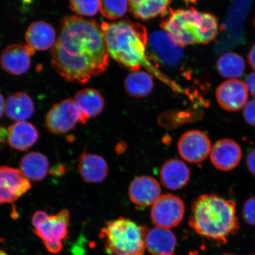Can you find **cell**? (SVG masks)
<instances>
[{"instance_id":"1","label":"cell","mask_w":255,"mask_h":255,"mask_svg":"<svg viewBox=\"0 0 255 255\" xmlns=\"http://www.w3.org/2000/svg\"><path fill=\"white\" fill-rule=\"evenodd\" d=\"M54 69L65 81L85 85L105 71L109 64L101 25L78 15L63 18L60 33L51 49Z\"/></svg>"},{"instance_id":"2","label":"cell","mask_w":255,"mask_h":255,"mask_svg":"<svg viewBox=\"0 0 255 255\" xmlns=\"http://www.w3.org/2000/svg\"><path fill=\"white\" fill-rule=\"evenodd\" d=\"M109 55L132 72L141 66L168 84L169 80L149 62L146 55L148 37L143 25L122 20L101 25Z\"/></svg>"},{"instance_id":"3","label":"cell","mask_w":255,"mask_h":255,"mask_svg":"<svg viewBox=\"0 0 255 255\" xmlns=\"http://www.w3.org/2000/svg\"><path fill=\"white\" fill-rule=\"evenodd\" d=\"M189 225L210 241L227 244L240 228L236 203L215 194L200 196L193 203Z\"/></svg>"},{"instance_id":"4","label":"cell","mask_w":255,"mask_h":255,"mask_svg":"<svg viewBox=\"0 0 255 255\" xmlns=\"http://www.w3.org/2000/svg\"><path fill=\"white\" fill-rule=\"evenodd\" d=\"M161 26L183 47L209 43L214 40L218 34V20L216 16L194 8L171 12L162 22Z\"/></svg>"},{"instance_id":"5","label":"cell","mask_w":255,"mask_h":255,"mask_svg":"<svg viewBox=\"0 0 255 255\" xmlns=\"http://www.w3.org/2000/svg\"><path fill=\"white\" fill-rule=\"evenodd\" d=\"M148 229L128 219L119 218L105 223L100 237L108 255H143Z\"/></svg>"},{"instance_id":"6","label":"cell","mask_w":255,"mask_h":255,"mask_svg":"<svg viewBox=\"0 0 255 255\" xmlns=\"http://www.w3.org/2000/svg\"><path fill=\"white\" fill-rule=\"evenodd\" d=\"M45 121L48 130L55 134L68 132L78 123L85 125L87 123L71 98L54 105L48 112Z\"/></svg>"},{"instance_id":"7","label":"cell","mask_w":255,"mask_h":255,"mask_svg":"<svg viewBox=\"0 0 255 255\" xmlns=\"http://www.w3.org/2000/svg\"><path fill=\"white\" fill-rule=\"evenodd\" d=\"M184 212V204L180 197L163 194L153 204L151 217L157 227L170 229L180 224Z\"/></svg>"},{"instance_id":"8","label":"cell","mask_w":255,"mask_h":255,"mask_svg":"<svg viewBox=\"0 0 255 255\" xmlns=\"http://www.w3.org/2000/svg\"><path fill=\"white\" fill-rule=\"evenodd\" d=\"M148 42L153 55L165 65H176L183 59V46L166 31L153 32L148 37Z\"/></svg>"},{"instance_id":"9","label":"cell","mask_w":255,"mask_h":255,"mask_svg":"<svg viewBox=\"0 0 255 255\" xmlns=\"http://www.w3.org/2000/svg\"><path fill=\"white\" fill-rule=\"evenodd\" d=\"M211 150V141L208 136L199 130H188L181 135L178 143L180 157L190 163L205 161Z\"/></svg>"},{"instance_id":"10","label":"cell","mask_w":255,"mask_h":255,"mask_svg":"<svg viewBox=\"0 0 255 255\" xmlns=\"http://www.w3.org/2000/svg\"><path fill=\"white\" fill-rule=\"evenodd\" d=\"M31 187L30 180L20 170L0 166V205L15 202Z\"/></svg>"},{"instance_id":"11","label":"cell","mask_w":255,"mask_h":255,"mask_svg":"<svg viewBox=\"0 0 255 255\" xmlns=\"http://www.w3.org/2000/svg\"><path fill=\"white\" fill-rule=\"evenodd\" d=\"M249 91L245 82L238 79H229L217 89L216 98L220 106L228 112L244 109L248 102Z\"/></svg>"},{"instance_id":"12","label":"cell","mask_w":255,"mask_h":255,"mask_svg":"<svg viewBox=\"0 0 255 255\" xmlns=\"http://www.w3.org/2000/svg\"><path fill=\"white\" fill-rule=\"evenodd\" d=\"M36 52L26 45L11 44L5 48L0 56V65L4 71L13 75H21L30 68V57Z\"/></svg>"},{"instance_id":"13","label":"cell","mask_w":255,"mask_h":255,"mask_svg":"<svg viewBox=\"0 0 255 255\" xmlns=\"http://www.w3.org/2000/svg\"><path fill=\"white\" fill-rule=\"evenodd\" d=\"M210 157L212 164L218 170L231 171L240 163L242 157V148L234 139H222L213 146Z\"/></svg>"},{"instance_id":"14","label":"cell","mask_w":255,"mask_h":255,"mask_svg":"<svg viewBox=\"0 0 255 255\" xmlns=\"http://www.w3.org/2000/svg\"><path fill=\"white\" fill-rule=\"evenodd\" d=\"M128 194L130 201L139 206L152 205L161 196L158 181L150 176L136 177L130 183Z\"/></svg>"},{"instance_id":"15","label":"cell","mask_w":255,"mask_h":255,"mask_svg":"<svg viewBox=\"0 0 255 255\" xmlns=\"http://www.w3.org/2000/svg\"><path fill=\"white\" fill-rule=\"evenodd\" d=\"M145 242L146 250L152 255H176L177 238L170 229H148Z\"/></svg>"},{"instance_id":"16","label":"cell","mask_w":255,"mask_h":255,"mask_svg":"<svg viewBox=\"0 0 255 255\" xmlns=\"http://www.w3.org/2000/svg\"><path fill=\"white\" fill-rule=\"evenodd\" d=\"M70 212L64 209L55 215L49 216L39 227L34 228L35 235L44 241H61L68 234Z\"/></svg>"},{"instance_id":"17","label":"cell","mask_w":255,"mask_h":255,"mask_svg":"<svg viewBox=\"0 0 255 255\" xmlns=\"http://www.w3.org/2000/svg\"><path fill=\"white\" fill-rule=\"evenodd\" d=\"M78 170L83 180L89 183H100L107 178L109 167L101 156L85 151L80 156Z\"/></svg>"},{"instance_id":"18","label":"cell","mask_w":255,"mask_h":255,"mask_svg":"<svg viewBox=\"0 0 255 255\" xmlns=\"http://www.w3.org/2000/svg\"><path fill=\"white\" fill-rule=\"evenodd\" d=\"M190 178L189 168L179 159H169L162 165L160 179L162 185L169 190L182 189L189 182Z\"/></svg>"},{"instance_id":"19","label":"cell","mask_w":255,"mask_h":255,"mask_svg":"<svg viewBox=\"0 0 255 255\" xmlns=\"http://www.w3.org/2000/svg\"><path fill=\"white\" fill-rule=\"evenodd\" d=\"M27 44L35 51L52 49L56 43V31L52 25L45 21L34 22L25 33Z\"/></svg>"},{"instance_id":"20","label":"cell","mask_w":255,"mask_h":255,"mask_svg":"<svg viewBox=\"0 0 255 255\" xmlns=\"http://www.w3.org/2000/svg\"><path fill=\"white\" fill-rule=\"evenodd\" d=\"M39 132L33 124L20 121L12 124L8 128V143L18 151H27L36 143Z\"/></svg>"},{"instance_id":"21","label":"cell","mask_w":255,"mask_h":255,"mask_svg":"<svg viewBox=\"0 0 255 255\" xmlns=\"http://www.w3.org/2000/svg\"><path fill=\"white\" fill-rule=\"evenodd\" d=\"M75 103L87 121L102 113L105 107L104 99L100 92L93 88L80 91L73 98Z\"/></svg>"},{"instance_id":"22","label":"cell","mask_w":255,"mask_h":255,"mask_svg":"<svg viewBox=\"0 0 255 255\" xmlns=\"http://www.w3.org/2000/svg\"><path fill=\"white\" fill-rule=\"evenodd\" d=\"M5 112L9 119L17 122L25 121L33 116L34 103L30 96L25 92H16L6 100Z\"/></svg>"},{"instance_id":"23","label":"cell","mask_w":255,"mask_h":255,"mask_svg":"<svg viewBox=\"0 0 255 255\" xmlns=\"http://www.w3.org/2000/svg\"><path fill=\"white\" fill-rule=\"evenodd\" d=\"M19 167L27 179L41 181L44 179L49 171V162L41 153L30 152L21 158Z\"/></svg>"},{"instance_id":"24","label":"cell","mask_w":255,"mask_h":255,"mask_svg":"<svg viewBox=\"0 0 255 255\" xmlns=\"http://www.w3.org/2000/svg\"><path fill=\"white\" fill-rule=\"evenodd\" d=\"M171 0H128L132 14L142 20L164 14Z\"/></svg>"},{"instance_id":"25","label":"cell","mask_w":255,"mask_h":255,"mask_svg":"<svg viewBox=\"0 0 255 255\" xmlns=\"http://www.w3.org/2000/svg\"><path fill=\"white\" fill-rule=\"evenodd\" d=\"M245 68L243 57L234 52L223 54L217 62V69L220 75L225 78L237 79L244 74Z\"/></svg>"},{"instance_id":"26","label":"cell","mask_w":255,"mask_h":255,"mask_svg":"<svg viewBox=\"0 0 255 255\" xmlns=\"http://www.w3.org/2000/svg\"><path fill=\"white\" fill-rule=\"evenodd\" d=\"M124 85L128 94L138 98L148 95L154 86L151 76L148 73L140 71L132 72L128 75Z\"/></svg>"},{"instance_id":"27","label":"cell","mask_w":255,"mask_h":255,"mask_svg":"<svg viewBox=\"0 0 255 255\" xmlns=\"http://www.w3.org/2000/svg\"><path fill=\"white\" fill-rule=\"evenodd\" d=\"M128 4V0H100V10L104 17L116 20L126 14Z\"/></svg>"},{"instance_id":"28","label":"cell","mask_w":255,"mask_h":255,"mask_svg":"<svg viewBox=\"0 0 255 255\" xmlns=\"http://www.w3.org/2000/svg\"><path fill=\"white\" fill-rule=\"evenodd\" d=\"M69 7L76 14L92 17L100 9V0H70Z\"/></svg>"},{"instance_id":"29","label":"cell","mask_w":255,"mask_h":255,"mask_svg":"<svg viewBox=\"0 0 255 255\" xmlns=\"http://www.w3.org/2000/svg\"><path fill=\"white\" fill-rule=\"evenodd\" d=\"M242 216L248 224L255 226V196L250 197L244 203Z\"/></svg>"},{"instance_id":"30","label":"cell","mask_w":255,"mask_h":255,"mask_svg":"<svg viewBox=\"0 0 255 255\" xmlns=\"http://www.w3.org/2000/svg\"><path fill=\"white\" fill-rule=\"evenodd\" d=\"M243 115L246 123L255 127V99L248 102L244 108Z\"/></svg>"},{"instance_id":"31","label":"cell","mask_w":255,"mask_h":255,"mask_svg":"<svg viewBox=\"0 0 255 255\" xmlns=\"http://www.w3.org/2000/svg\"><path fill=\"white\" fill-rule=\"evenodd\" d=\"M49 215L45 211L40 210L34 213L33 218L31 219L32 225H33L34 228L39 227V226L44 222H45L47 219L49 218Z\"/></svg>"},{"instance_id":"32","label":"cell","mask_w":255,"mask_h":255,"mask_svg":"<svg viewBox=\"0 0 255 255\" xmlns=\"http://www.w3.org/2000/svg\"><path fill=\"white\" fill-rule=\"evenodd\" d=\"M47 251L52 254H57L60 253L63 249L61 241H44L43 242Z\"/></svg>"},{"instance_id":"33","label":"cell","mask_w":255,"mask_h":255,"mask_svg":"<svg viewBox=\"0 0 255 255\" xmlns=\"http://www.w3.org/2000/svg\"><path fill=\"white\" fill-rule=\"evenodd\" d=\"M246 164L248 170L252 174L255 175V148L248 153Z\"/></svg>"},{"instance_id":"34","label":"cell","mask_w":255,"mask_h":255,"mask_svg":"<svg viewBox=\"0 0 255 255\" xmlns=\"http://www.w3.org/2000/svg\"><path fill=\"white\" fill-rule=\"evenodd\" d=\"M248 90L255 98V73H250L245 79V82Z\"/></svg>"},{"instance_id":"35","label":"cell","mask_w":255,"mask_h":255,"mask_svg":"<svg viewBox=\"0 0 255 255\" xmlns=\"http://www.w3.org/2000/svg\"><path fill=\"white\" fill-rule=\"evenodd\" d=\"M66 170V168L64 165H56V166L51 169L49 171V173L52 175H55V176H60V175L65 173Z\"/></svg>"},{"instance_id":"36","label":"cell","mask_w":255,"mask_h":255,"mask_svg":"<svg viewBox=\"0 0 255 255\" xmlns=\"http://www.w3.org/2000/svg\"><path fill=\"white\" fill-rule=\"evenodd\" d=\"M248 61L249 65L255 71V43L248 53Z\"/></svg>"},{"instance_id":"37","label":"cell","mask_w":255,"mask_h":255,"mask_svg":"<svg viewBox=\"0 0 255 255\" xmlns=\"http://www.w3.org/2000/svg\"><path fill=\"white\" fill-rule=\"evenodd\" d=\"M8 141V130L5 128L0 127V142H5Z\"/></svg>"},{"instance_id":"38","label":"cell","mask_w":255,"mask_h":255,"mask_svg":"<svg viewBox=\"0 0 255 255\" xmlns=\"http://www.w3.org/2000/svg\"><path fill=\"white\" fill-rule=\"evenodd\" d=\"M5 102L2 95L0 93V119L5 111Z\"/></svg>"},{"instance_id":"39","label":"cell","mask_w":255,"mask_h":255,"mask_svg":"<svg viewBox=\"0 0 255 255\" xmlns=\"http://www.w3.org/2000/svg\"><path fill=\"white\" fill-rule=\"evenodd\" d=\"M0 255H8L4 251L0 250Z\"/></svg>"},{"instance_id":"40","label":"cell","mask_w":255,"mask_h":255,"mask_svg":"<svg viewBox=\"0 0 255 255\" xmlns=\"http://www.w3.org/2000/svg\"><path fill=\"white\" fill-rule=\"evenodd\" d=\"M220 255H236L233 254L225 253V254H223Z\"/></svg>"},{"instance_id":"41","label":"cell","mask_w":255,"mask_h":255,"mask_svg":"<svg viewBox=\"0 0 255 255\" xmlns=\"http://www.w3.org/2000/svg\"><path fill=\"white\" fill-rule=\"evenodd\" d=\"M254 25H255V19H254Z\"/></svg>"}]
</instances>
